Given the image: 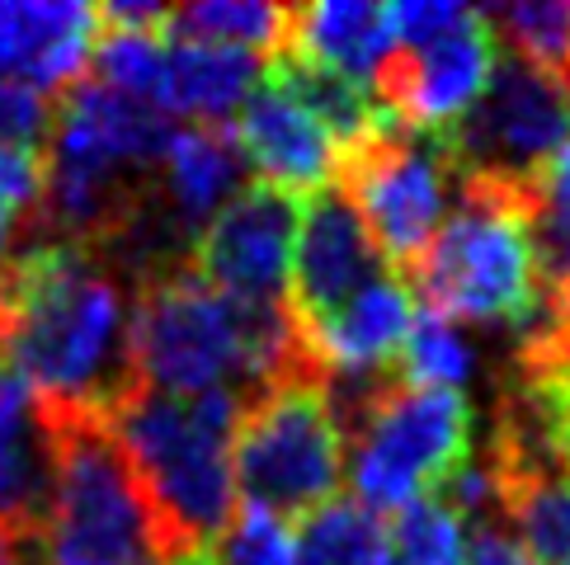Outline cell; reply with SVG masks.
Masks as SVG:
<instances>
[{
    "label": "cell",
    "mask_w": 570,
    "mask_h": 565,
    "mask_svg": "<svg viewBox=\"0 0 570 565\" xmlns=\"http://www.w3.org/2000/svg\"><path fill=\"white\" fill-rule=\"evenodd\" d=\"M246 396H166L132 387L109 410V424L137 476L170 565L217 552V537L240 509L236 424Z\"/></svg>",
    "instance_id": "obj_2"
},
{
    "label": "cell",
    "mask_w": 570,
    "mask_h": 565,
    "mask_svg": "<svg viewBox=\"0 0 570 565\" xmlns=\"http://www.w3.org/2000/svg\"><path fill=\"white\" fill-rule=\"evenodd\" d=\"M236 147L246 156V170H255L264 185H278L288 194H316L335 185L340 147L297 99L264 76L255 95L236 113Z\"/></svg>",
    "instance_id": "obj_13"
},
{
    "label": "cell",
    "mask_w": 570,
    "mask_h": 565,
    "mask_svg": "<svg viewBox=\"0 0 570 565\" xmlns=\"http://www.w3.org/2000/svg\"><path fill=\"white\" fill-rule=\"evenodd\" d=\"M491 486L519 547L538 565H570V472H491Z\"/></svg>",
    "instance_id": "obj_18"
},
{
    "label": "cell",
    "mask_w": 570,
    "mask_h": 565,
    "mask_svg": "<svg viewBox=\"0 0 570 565\" xmlns=\"http://www.w3.org/2000/svg\"><path fill=\"white\" fill-rule=\"evenodd\" d=\"M0 565H43V561H38V537L0 533Z\"/></svg>",
    "instance_id": "obj_33"
},
{
    "label": "cell",
    "mask_w": 570,
    "mask_h": 565,
    "mask_svg": "<svg viewBox=\"0 0 570 565\" xmlns=\"http://www.w3.org/2000/svg\"><path fill=\"white\" fill-rule=\"evenodd\" d=\"M240 179H246V156H240L232 128H175L166 156H160V198L189 246L213 221V212L232 194H240Z\"/></svg>",
    "instance_id": "obj_15"
},
{
    "label": "cell",
    "mask_w": 570,
    "mask_h": 565,
    "mask_svg": "<svg viewBox=\"0 0 570 565\" xmlns=\"http://www.w3.org/2000/svg\"><path fill=\"white\" fill-rule=\"evenodd\" d=\"M411 320L415 301L405 278L382 274L325 320H312V326L293 320V330L325 387H363V381H382V373L401 358Z\"/></svg>",
    "instance_id": "obj_12"
},
{
    "label": "cell",
    "mask_w": 570,
    "mask_h": 565,
    "mask_svg": "<svg viewBox=\"0 0 570 565\" xmlns=\"http://www.w3.org/2000/svg\"><path fill=\"white\" fill-rule=\"evenodd\" d=\"M264 80L255 52L217 43H170L166 38V99L160 109L185 113L198 128H227Z\"/></svg>",
    "instance_id": "obj_16"
},
{
    "label": "cell",
    "mask_w": 570,
    "mask_h": 565,
    "mask_svg": "<svg viewBox=\"0 0 570 565\" xmlns=\"http://www.w3.org/2000/svg\"><path fill=\"white\" fill-rule=\"evenodd\" d=\"M500 62V38L481 10H466L448 33L420 48H392L373 76L377 109L401 128L448 132L485 95Z\"/></svg>",
    "instance_id": "obj_10"
},
{
    "label": "cell",
    "mask_w": 570,
    "mask_h": 565,
    "mask_svg": "<svg viewBox=\"0 0 570 565\" xmlns=\"http://www.w3.org/2000/svg\"><path fill=\"white\" fill-rule=\"evenodd\" d=\"M528 240H533L542 307L570 316V141L528 185Z\"/></svg>",
    "instance_id": "obj_20"
},
{
    "label": "cell",
    "mask_w": 570,
    "mask_h": 565,
    "mask_svg": "<svg viewBox=\"0 0 570 565\" xmlns=\"http://www.w3.org/2000/svg\"><path fill=\"white\" fill-rule=\"evenodd\" d=\"M466 565H538V561L528 556L504 528H491V523H485V528L472 537V547H466Z\"/></svg>",
    "instance_id": "obj_31"
},
{
    "label": "cell",
    "mask_w": 570,
    "mask_h": 565,
    "mask_svg": "<svg viewBox=\"0 0 570 565\" xmlns=\"http://www.w3.org/2000/svg\"><path fill=\"white\" fill-rule=\"evenodd\" d=\"M128 293L86 246H29L0 274V363L48 406L114 410L137 381L128 363Z\"/></svg>",
    "instance_id": "obj_1"
},
{
    "label": "cell",
    "mask_w": 570,
    "mask_h": 565,
    "mask_svg": "<svg viewBox=\"0 0 570 565\" xmlns=\"http://www.w3.org/2000/svg\"><path fill=\"white\" fill-rule=\"evenodd\" d=\"M264 76L278 80V86L288 90L297 105L335 137L340 151H350V147H358V141H368L382 128V118H386L377 109V99L368 95V86H358V80L340 76V71H325V67L307 62V57L283 52V57H274V62L264 67Z\"/></svg>",
    "instance_id": "obj_19"
},
{
    "label": "cell",
    "mask_w": 570,
    "mask_h": 565,
    "mask_svg": "<svg viewBox=\"0 0 570 565\" xmlns=\"http://www.w3.org/2000/svg\"><path fill=\"white\" fill-rule=\"evenodd\" d=\"M405 288L458 326H514L523 335L542 316L528 185L458 179V212L443 217L434 246L405 274Z\"/></svg>",
    "instance_id": "obj_4"
},
{
    "label": "cell",
    "mask_w": 570,
    "mask_h": 565,
    "mask_svg": "<svg viewBox=\"0 0 570 565\" xmlns=\"http://www.w3.org/2000/svg\"><path fill=\"white\" fill-rule=\"evenodd\" d=\"M217 565H297V528L278 514L240 504L217 537Z\"/></svg>",
    "instance_id": "obj_27"
},
{
    "label": "cell",
    "mask_w": 570,
    "mask_h": 565,
    "mask_svg": "<svg viewBox=\"0 0 570 565\" xmlns=\"http://www.w3.org/2000/svg\"><path fill=\"white\" fill-rule=\"evenodd\" d=\"M43 406L52 448V495L38 533L43 565H170L109 410Z\"/></svg>",
    "instance_id": "obj_3"
},
{
    "label": "cell",
    "mask_w": 570,
    "mask_h": 565,
    "mask_svg": "<svg viewBox=\"0 0 570 565\" xmlns=\"http://www.w3.org/2000/svg\"><path fill=\"white\" fill-rule=\"evenodd\" d=\"M52 118H57V99H48L43 90L24 86V80L0 76V147L48 151Z\"/></svg>",
    "instance_id": "obj_28"
},
{
    "label": "cell",
    "mask_w": 570,
    "mask_h": 565,
    "mask_svg": "<svg viewBox=\"0 0 570 565\" xmlns=\"http://www.w3.org/2000/svg\"><path fill=\"white\" fill-rule=\"evenodd\" d=\"M382 278V250L363 227V217L335 185L307 198L293 250V282H288V316L297 326L325 320L354 293Z\"/></svg>",
    "instance_id": "obj_11"
},
{
    "label": "cell",
    "mask_w": 570,
    "mask_h": 565,
    "mask_svg": "<svg viewBox=\"0 0 570 565\" xmlns=\"http://www.w3.org/2000/svg\"><path fill=\"white\" fill-rule=\"evenodd\" d=\"M453 185L458 170L443 132H415L392 118H382L368 141L340 151L335 166V189L354 204L382 259L396 265V278L411 274L434 246Z\"/></svg>",
    "instance_id": "obj_7"
},
{
    "label": "cell",
    "mask_w": 570,
    "mask_h": 565,
    "mask_svg": "<svg viewBox=\"0 0 570 565\" xmlns=\"http://www.w3.org/2000/svg\"><path fill=\"white\" fill-rule=\"evenodd\" d=\"M288 52L307 62L340 71L373 86L386 52H392V24L386 6H363V0H331V6H293L288 10Z\"/></svg>",
    "instance_id": "obj_17"
},
{
    "label": "cell",
    "mask_w": 570,
    "mask_h": 565,
    "mask_svg": "<svg viewBox=\"0 0 570 565\" xmlns=\"http://www.w3.org/2000/svg\"><path fill=\"white\" fill-rule=\"evenodd\" d=\"M19 236H24V217L10 212L6 204H0V274H6L14 265V255H19Z\"/></svg>",
    "instance_id": "obj_32"
},
{
    "label": "cell",
    "mask_w": 570,
    "mask_h": 565,
    "mask_svg": "<svg viewBox=\"0 0 570 565\" xmlns=\"http://www.w3.org/2000/svg\"><path fill=\"white\" fill-rule=\"evenodd\" d=\"M350 472V438L325 381L288 377L246 400L236 424V490L283 523L312 518Z\"/></svg>",
    "instance_id": "obj_6"
},
{
    "label": "cell",
    "mask_w": 570,
    "mask_h": 565,
    "mask_svg": "<svg viewBox=\"0 0 570 565\" xmlns=\"http://www.w3.org/2000/svg\"><path fill=\"white\" fill-rule=\"evenodd\" d=\"M90 62L99 86L160 109L166 99V38L160 33H99Z\"/></svg>",
    "instance_id": "obj_26"
},
{
    "label": "cell",
    "mask_w": 570,
    "mask_h": 565,
    "mask_svg": "<svg viewBox=\"0 0 570 565\" xmlns=\"http://www.w3.org/2000/svg\"><path fill=\"white\" fill-rule=\"evenodd\" d=\"M302 194L250 179L194 236L189 269L240 307H288Z\"/></svg>",
    "instance_id": "obj_9"
},
{
    "label": "cell",
    "mask_w": 570,
    "mask_h": 565,
    "mask_svg": "<svg viewBox=\"0 0 570 565\" xmlns=\"http://www.w3.org/2000/svg\"><path fill=\"white\" fill-rule=\"evenodd\" d=\"M401 373L411 387H439V391H462L476 373V345L466 339L458 320L439 311H415L411 335L401 349Z\"/></svg>",
    "instance_id": "obj_23"
},
{
    "label": "cell",
    "mask_w": 570,
    "mask_h": 565,
    "mask_svg": "<svg viewBox=\"0 0 570 565\" xmlns=\"http://www.w3.org/2000/svg\"><path fill=\"white\" fill-rule=\"evenodd\" d=\"M481 14H485V24L495 29L500 48L570 80V0H547V6H491Z\"/></svg>",
    "instance_id": "obj_25"
},
{
    "label": "cell",
    "mask_w": 570,
    "mask_h": 565,
    "mask_svg": "<svg viewBox=\"0 0 570 565\" xmlns=\"http://www.w3.org/2000/svg\"><path fill=\"white\" fill-rule=\"evenodd\" d=\"M350 438V486L363 509L401 514L405 504L443 495L472 462V406L462 391L411 387L405 377L335 406Z\"/></svg>",
    "instance_id": "obj_5"
},
{
    "label": "cell",
    "mask_w": 570,
    "mask_h": 565,
    "mask_svg": "<svg viewBox=\"0 0 570 565\" xmlns=\"http://www.w3.org/2000/svg\"><path fill=\"white\" fill-rule=\"evenodd\" d=\"M48 194V151H14L0 147V204L24 217V227H33L43 212Z\"/></svg>",
    "instance_id": "obj_29"
},
{
    "label": "cell",
    "mask_w": 570,
    "mask_h": 565,
    "mask_svg": "<svg viewBox=\"0 0 570 565\" xmlns=\"http://www.w3.org/2000/svg\"><path fill=\"white\" fill-rule=\"evenodd\" d=\"M386 537H392V565H466V547H472L466 518L439 495L392 514Z\"/></svg>",
    "instance_id": "obj_24"
},
{
    "label": "cell",
    "mask_w": 570,
    "mask_h": 565,
    "mask_svg": "<svg viewBox=\"0 0 570 565\" xmlns=\"http://www.w3.org/2000/svg\"><path fill=\"white\" fill-rule=\"evenodd\" d=\"M472 6H443V0H401L386 6V24H392V48H420L430 38L448 33Z\"/></svg>",
    "instance_id": "obj_30"
},
{
    "label": "cell",
    "mask_w": 570,
    "mask_h": 565,
    "mask_svg": "<svg viewBox=\"0 0 570 565\" xmlns=\"http://www.w3.org/2000/svg\"><path fill=\"white\" fill-rule=\"evenodd\" d=\"M288 10L293 6H259V0H203V6H170L166 38L170 43H217L264 57L288 52Z\"/></svg>",
    "instance_id": "obj_21"
},
{
    "label": "cell",
    "mask_w": 570,
    "mask_h": 565,
    "mask_svg": "<svg viewBox=\"0 0 570 565\" xmlns=\"http://www.w3.org/2000/svg\"><path fill=\"white\" fill-rule=\"evenodd\" d=\"M99 43L95 6L57 0V6H24L0 0V76L24 80L48 99H62L86 80V67Z\"/></svg>",
    "instance_id": "obj_14"
},
{
    "label": "cell",
    "mask_w": 570,
    "mask_h": 565,
    "mask_svg": "<svg viewBox=\"0 0 570 565\" xmlns=\"http://www.w3.org/2000/svg\"><path fill=\"white\" fill-rule=\"evenodd\" d=\"M458 179L533 185L570 141V80L500 48L485 95L443 132Z\"/></svg>",
    "instance_id": "obj_8"
},
{
    "label": "cell",
    "mask_w": 570,
    "mask_h": 565,
    "mask_svg": "<svg viewBox=\"0 0 570 565\" xmlns=\"http://www.w3.org/2000/svg\"><path fill=\"white\" fill-rule=\"evenodd\" d=\"M297 565H392L386 523L350 499H331L297 528Z\"/></svg>",
    "instance_id": "obj_22"
}]
</instances>
